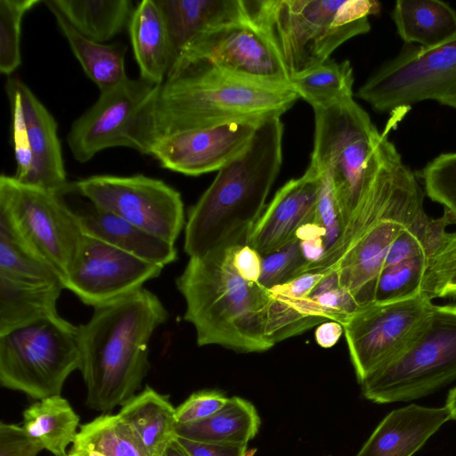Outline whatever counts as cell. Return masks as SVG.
<instances>
[{
    "mask_svg": "<svg viewBox=\"0 0 456 456\" xmlns=\"http://www.w3.org/2000/svg\"><path fill=\"white\" fill-rule=\"evenodd\" d=\"M423 202L418 177L387 137L377 171L340 234L319 261L305 265L298 275L334 273L338 286L360 306L373 302L387 251L424 212Z\"/></svg>",
    "mask_w": 456,
    "mask_h": 456,
    "instance_id": "cell-1",
    "label": "cell"
},
{
    "mask_svg": "<svg viewBox=\"0 0 456 456\" xmlns=\"http://www.w3.org/2000/svg\"><path fill=\"white\" fill-rule=\"evenodd\" d=\"M298 99L290 86L259 83L191 63L169 72L142 106L136 151L148 155L156 141L178 132L281 117Z\"/></svg>",
    "mask_w": 456,
    "mask_h": 456,
    "instance_id": "cell-2",
    "label": "cell"
},
{
    "mask_svg": "<svg viewBox=\"0 0 456 456\" xmlns=\"http://www.w3.org/2000/svg\"><path fill=\"white\" fill-rule=\"evenodd\" d=\"M281 117L261 121L248 145L190 208L183 250L191 256L247 244L282 162Z\"/></svg>",
    "mask_w": 456,
    "mask_h": 456,
    "instance_id": "cell-3",
    "label": "cell"
},
{
    "mask_svg": "<svg viewBox=\"0 0 456 456\" xmlns=\"http://www.w3.org/2000/svg\"><path fill=\"white\" fill-rule=\"evenodd\" d=\"M167 319L159 297L142 288L94 308L91 318L77 327L79 370L90 409L107 412L136 395L150 370L149 343Z\"/></svg>",
    "mask_w": 456,
    "mask_h": 456,
    "instance_id": "cell-4",
    "label": "cell"
},
{
    "mask_svg": "<svg viewBox=\"0 0 456 456\" xmlns=\"http://www.w3.org/2000/svg\"><path fill=\"white\" fill-rule=\"evenodd\" d=\"M236 248L189 257L175 280L185 301L183 319L193 326L199 346L265 352L274 346L265 333L269 289L240 275L232 261Z\"/></svg>",
    "mask_w": 456,
    "mask_h": 456,
    "instance_id": "cell-5",
    "label": "cell"
},
{
    "mask_svg": "<svg viewBox=\"0 0 456 456\" xmlns=\"http://www.w3.org/2000/svg\"><path fill=\"white\" fill-rule=\"evenodd\" d=\"M250 20L276 49L289 80L330 59L343 43L370 30L373 0L246 1Z\"/></svg>",
    "mask_w": 456,
    "mask_h": 456,
    "instance_id": "cell-6",
    "label": "cell"
},
{
    "mask_svg": "<svg viewBox=\"0 0 456 456\" xmlns=\"http://www.w3.org/2000/svg\"><path fill=\"white\" fill-rule=\"evenodd\" d=\"M314 112L310 165L330 178L343 228L378 168L389 129L380 133L354 98Z\"/></svg>",
    "mask_w": 456,
    "mask_h": 456,
    "instance_id": "cell-7",
    "label": "cell"
},
{
    "mask_svg": "<svg viewBox=\"0 0 456 456\" xmlns=\"http://www.w3.org/2000/svg\"><path fill=\"white\" fill-rule=\"evenodd\" d=\"M456 379V305H434L424 324L393 360L362 382L377 403L426 396Z\"/></svg>",
    "mask_w": 456,
    "mask_h": 456,
    "instance_id": "cell-8",
    "label": "cell"
},
{
    "mask_svg": "<svg viewBox=\"0 0 456 456\" xmlns=\"http://www.w3.org/2000/svg\"><path fill=\"white\" fill-rule=\"evenodd\" d=\"M77 327L60 316L1 334L2 387L37 400L61 395L68 377L81 366Z\"/></svg>",
    "mask_w": 456,
    "mask_h": 456,
    "instance_id": "cell-9",
    "label": "cell"
},
{
    "mask_svg": "<svg viewBox=\"0 0 456 456\" xmlns=\"http://www.w3.org/2000/svg\"><path fill=\"white\" fill-rule=\"evenodd\" d=\"M355 95L379 112H404L426 101L456 110V35L432 48L404 44Z\"/></svg>",
    "mask_w": 456,
    "mask_h": 456,
    "instance_id": "cell-10",
    "label": "cell"
},
{
    "mask_svg": "<svg viewBox=\"0 0 456 456\" xmlns=\"http://www.w3.org/2000/svg\"><path fill=\"white\" fill-rule=\"evenodd\" d=\"M0 209L11 216L28 244L58 272L64 283L85 233L62 195L2 175Z\"/></svg>",
    "mask_w": 456,
    "mask_h": 456,
    "instance_id": "cell-11",
    "label": "cell"
},
{
    "mask_svg": "<svg viewBox=\"0 0 456 456\" xmlns=\"http://www.w3.org/2000/svg\"><path fill=\"white\" fill-rule=\"evenodd\" d=\"M70 192L173 244L185 226L180 192L144 175H92L69 183Z\"/></svg>",
    "mask_w": 456,
    "mask_h": 456,
    "instance_id": "cell-12",
    "label": "cell"
},
{
    "mask_svg": "<svg viewBox=\"0 0 456 456\" xmlns=\"http://www.w3.org/2000/svg\"><path fill=\"white\" fill-rule=\"evenodd\" d=\"M434 304L426 294L360 306L342 324L357 379L396 357L420 330Z\"/></svg>",
    "mask_w": 456,
    "mask_h": 456,
    "instance_id": "cell-13",
    "label": "cell"
},
{
    "mask_svg": "<svg viewBox=\"0 0 456 456\" xmlns=\"http://www.w3.org/2000/svg\"><path fill=\"white\" fill-rule=\"evenodd\" d=\"M194 62L259 83L290 86L276 49L250 18L223 23L200 34L185 48L169 72Z\"/></svg>",
    "mask_w": 456,
    "mask_h": 456,
    "instance_id": "cell-14",
    "label": "cell"
},
{
    "mask_svg": "<svg viewBox=\"0 0 456 456\" xmlns=\"http://www.w3.org/2000/svg\"><path fill=\"white\" fill-rule=\"evenodd\" d=\"M164 266L84 234L64 288L94 308L112 304L144 288Z\"/></svg>",
    "mask_w": 456,
    "mask_h": 456,
    "instance_id": "cell-15",
    "label": "cell"
},
{
    "mask_svg": "<svg viewBox=\"0 0 456 456\" xmlns=\"http://www.w3.org/2000/svg\"><path fill=\"white\" fill-rule=\"evenodd\" d=\"M156 86L141 77H126L100 92L97 101L73 122L68 133L67 143L74 159L86 163L110 148L136 150L138 116Z\"/></svg>",
    "mask_w": 456,
    "mask_h": 456,
    "instance_id": "cell-16",
    "label": "cell"
},
{
    "mask_svg": "<svg viewBox=\"0 0 456 456\" xmlns=\"http://www.w3.org/2000/svg\"><path fill=\"white\" fill-rule=\"evenodd\" d=\"M260 122L235 121L178 132L156 141L148 155L162 167L186 175L218 171L248 147Z\"/></svg>",
    "mask_w": 456,
    "mask_h": 456,
    "instance_id": "cell-17",
    "label": "cell"
},
{
    "mask_svg": "<svg viewBox=\"0 0 456 456\" xmlns=\"http://www.w3.org/2000/svg\"><path fill=\"white\" fill-rule=\"evenodd\" d=\"M321 180V173L309 165L302 176L288 181L265 208L246 245L265 256L292 240L300 227L314 223Z\"/></svg>",
    "mask_w": 456,
    "mask_h": 456,
    "instance_id": "cell-18",
    "label": "cell"
},
{
    "mask_svg": "<svg viewBox=\"0 0 456 456\" xmlns=\"http://www.w3.org/2000/svg\"><path fill=\"white\" fill-rule=\"evenodd\" d=\"M6 85L19 96L33 158V170L25 184L64 195L69 183L54 118L22 80L10 77Z\"/></svg>",
    "mask_w": 456,
    "mask_h": 456,
    "instance_id": "cell-19",
    "label": "cell"
},
{
    "mask_svg": "<svg viewBox=\"0 0 456 456\" xmlns=\"http://www.w3.org/2000/svg\"><path fill=\"white\" fill-rule=\"evenodd\" d=\"M308 272L269 289L265 333L274 345L329 321L314 292L324 278Z\"/></svg>",
    "mask_w": 456,
    "mask_h": 456,
    "instance_id": "cell-20",
    "label": "cell"
},
{
    "mask_svg": "<svg viewBox=\"0 0 456 456\" xmlns=\"http://www.w3.org/2000/svg\"><path fill=\"white\" fill-rule=\"evenodd\" d=\"M444 407L411 404L389 412L355 456H412L448 420Z\"/></svg>",
    "mask_w": 456,
    "mask_h": 456,
    "instance_id": "cell-21",
    "label": "cell"
},
{
    "mask_svg": "<svg viewBox=\"0 0 456 456\" xmlns=\"http://www.w3.org/2000/svg\"><path fill=\"white\" fill-rule=\"evenodd\" d=\"M156 1L167 28L171 69L185 48L203 32L223 23L249 19L245 0Z\"/></svg>",
    "mask_w": 456,
    "mask_h": 456,
    "instance_id": "cell-22",
    "label": "cell"
},
{
    "mask_svg": "<svg viewBox=\"0 0 456 456\" xmlns=\"http://www.w3.org/2000/svg\"><path fill=\"white\" fill-rule=\"evenodd\" d=\"M73 210L85 234L164 267L177 259L175 244L152 235L89 201Z\"/></svg>",
    "mask_w": 456,
    "mask_h": 456,
    "instance_id": "cell-23",
    "label": "cell"
},
{
    "mask_svg": "<svg viewBox=\"0 0 456 456\" xmlns=\"http://www.w3.org/2000/svg\"><path fill=\"white\" fill-rule=\"evenodd\" d=\"M128 29L140 77L161 85L172 65L167 25L156 0H142L134 10Z\"/></svg>",
    "mask_w": 456,
    "mask_h": 456,
    "instance_id": "cell-24",
    "label": "cell"
},
{
    "mask_svg": "<svg viewBox=\"0 0 456 456\" xmlns=\"http://www.w3.org/2000/svg\"><path fill=\"white\" fill-rule=\"evenodd\" d=\"M118 414L147 456H162L177 437L175 408L149 386L123 404Z\"/></svg>",
    "mask_w": 456,
    "mask_h": 456,
    "instance_id": "cell-25",
    "label": "cell"
},
{
    "mask_svg": "<svg viewBox=\"0 0 456 456\" xmlns=\"http://www.w3.org/2000/svg\"><path fill=\"white\" fill-rule=\"evenodd\" d=\"M62 282L28 281L0 276V335L61 315L57 302Z\"/></svg>",
    "mask_w": 456,
    "mask_h": 456,
    "instance_id": "cell-26",
    "label": "cell"
},
{
    "mask_svg": "<svg viewBox=\"0 0 456 456\" xmlns=\"http://www.w3.org/2000/svg\"><path fill=\"white\" fill-rule=\"evenodd\" d=\"M391 17L407 45L432 48L456 35V10L441 0H398Z\"/></svg>",
    "mask_w": 456,
    "mask_h": 456,
    "instance_id": "cell-27",
    "label": "cell"
},
{
    "mask_svg": "<svg viewBox=\"0 0 456 456\" xmlns=\"http://www.w3.org/2000/svg\"><path fill=\"white\" fill-rule=\"evenodd\" d=\"M79 61L85 74L99 88L106 91L128 77L125 69L126 46L92 40L76 30L50 0L44 1Z\"/></svg>",
    "mask_w": 456,
    "mask_h": 456,
    "instance_id": "cell-28",
    "label": "cell"
},
{
    "mask_svg": "<svg viewBox=\"0 0 456 456\" xmlns=\"http://www.w3.org/2000/svg\"><path fill=\"white\" fill-rule=\"evenodd\" d=\"M260 418L248 401L232 396L210 417L190 424H177L178 437L219 444H248L258 432Z\"/></svg>",
    "mask_w": 456,
    "mask_h": 456,
    "instance_id": "cell-29",
    "label": "cell"
},
{
    "mask_svg": "<svg viewBox=\"0 0 456 456\" xmlns=\"http://www.w3.org/2000/svg\"><path fill=\"white\" fill-rule=\"evenodd\" d=\"M78 424L79 416L61 395L38 400L23 411L24 428L54 456H68Z\"/></svg>",
    "mask_w": 456,
    "mask_h": 456,
    "instance_id": "cell-30",
    "label": "cell"
},
{
    "mask_svg": "<svg viewBox=\"0 0 456 456\" xmlns=\"http://www.w3.org/2000/svg\"><path fill=\"white\" fill-rule=\"evenodd\" d=\"M80 34L105 43L128 26L134 12L130 0H50Z\"/></svg>",
    "mask_w": 456,
    "mask_h": 456,
    "instance_id": "cell-31",
    "label": "cell"
},
{
    "mask_svg": "<svg viewBox=\"0 0 456 456\" xmlns=\"http://www.w3.org/2000/svg\"><path fill=\"white\" fill-rule=\"evenodd\" d=\"M354 71L349 61L327 60L316 68L290 79L299 98L313 109L326 107L354 98Z\"/></svg>",
    "mask_w": 456,
    "mask_h": 456,
    "instance_id": "cell-32",
    "label": "cell"
},
{
    "mask_svg": "<svg viewBox=\"0 0 456 456\" xmlns=\"http://www.w3.org/2000/svg\"><path fill=\"white\" fill-rule=\"evenodd\" d=\"M449 214L433 219L422 212L394 240L385 257L383 267L390 266L419 255L432 259L447 243L451 234L446 226L452 224ZM382 267V268H383Z\"/></svg>",
    "mask_w": 456,
    "mask_h": 456,
    "instance_id": "cell-33",
    "label": "cell"
},
{
    "mask_svg": "<svg viewBox=\"0 0 456 456\" xmlns=\"http://www.w3.org/2000/svg\"><path fill=\"white\" fill-rule=\"evenodd\" d=\"M81 449L105 456H147L118 414H103L82 425L71 450Z\"/></svg>",
    "mask_w": 456,
    "mask_h": 456,
    "instance_id": "cell-34",
    "label": "cell"
},
{
    "mask_svg": "<svg viewBox=\"0 0 456 456\" xmlns=\"http://www.w3.org/2000/svg\"><path fill=\"white\" fill-rule=\"evenodd\" d=\"M429 258L425 255L383 267L379 274L374 301L394 302L421 294Z\"/></svg>",
    "mask_w": 456,
    "mask_h": 456,
    "instance_id": "cell-35",
    "label": "cell"
},
{
    "mask_svg": "<svg viewBox=\"0 0 456 456\" xmlns=\"http://www.w3.org/2000/svg\"><path fill=\"white\" fill-rule=\"evenodd\" d=\"M40 0H0V72L11 76L21 64V24Z\"/></svg>",
    "mask_w": 456,
    "mask_h": 456,
    "instance_id": "cell-36",
    "label": "cell"
},
{
    "mask_svg": "<svg viewBox=\"0 0 456 456\" xmlns=\"http://www.w3.org/2000/svg\"><path fill=\"white\" fill-rule=\"evenodd\" d=\"M419 177L427 195L443 205L456 224V152L435 157L422 168Z\"/></svg>",
    "mask_w": 456,
    "mask_h": 456,
    "instance_id": "cell-37",
    "label": "cell"
},
{
    "mask_svg": "<svg viewBox=\"0 0 456 456\" xmlns=\"http://www.w3.org/2000/svg\"><path fill=\"white\" fill-rule=\"evenodd\" d=\"M262 256V272L258 282L267 289L297 276L306 264L297 236L283 247Z\"/></svg>",
    "mask_w": 456,
    "mask_h": 456,
    "instance_id": "cell-38",
    "label": "cell"
},
{
    "mask_svg": "<svg viewBox=\"0 0 456 456\" xmlns=\"http://www.w3.org/2000/svg\"><path fill=\"white\" fill-rule=\"evenodd\" d=\"M5 92L11 110L12 142L16 162V172L13 176L18 182L25 184L33 170V158L28 144L26 124L18 94L6 84Z\"/></svg>",
    "mask_w": 456,
    "mask_h": 456,
    "instance_id": "cell-39",
    "label": "cell"
},
{
    "mask_svg": "<svg viewBox=\"0 0 456 456\" xmlns=\"http://www.w3.org/2000/svg\"><path fill=\"white\" fill-rule=\"evenodd\" d=\"M227 400L228 397L219 391L195 392L175 408L176 422L190 424L203 420L219 411Z\"/></svg>",
    "mask_w": 456,
    "mask_h": 456,
    "instance_id": "cell-40",
    "label": "cell"
},
{
    "mask_svg": "<svg viewBox=\"0 0 456 456\" xmlns=\"http://www.w3.org/2000/svg\"><path fill=\"white\" fill-rule=\"evenodd\" d=\"M44 450L23 426L1 422L0 456H37Z\"/></svg>",
    "mask_w": 456,
    "mask_h": 456,
    "instance_id": "cell-41",
    "label": "cell"
},
{
    "mask_svg": "<svg viewBox=\"0 0 456 456\" xmlns=\"http://www.w3.org/2000/svg\"><path fill=\"white\" fill-rule=\"evenodd\" d=\"M190 456H246L248 444H219L192 441L177 436Z\"/></svg>",
    "mask_w": 456,
    "mask_h": 456,
    "instance_id": "cell-42",
    "label": "cell"
},
{
    "mask_svg": "<svg viewBox=\"0 0 456 456\" xmlns=\"http://www.w3.org/2000/svg\"><path fill=\"white\" fill-rule=\"evenodd\" d=\"M263 256L248 245L239 246L233 253V265L240 275L250 282H258Z\"/></svg>",
    "mask_w": 456,
    "mask_h": 456,
    "instance_id": "cell-43",
    "label": "cell"
},
{
    "mask_svg": "<svg viewBox=\"0 0 456 456\" xmlns=\"http://www.w3.org/2000/svg\"><path fill=\"white\" fill-rule=\"evenodd\" d=\"M456 265V233L452 236L443 249L429 263L428 274L435 280H440Z\"/></svg>",
    "mask_w": 456,
    "mask_h": 456,
    "instance_id": "cell-44",
    "label": "cell"
},
{
    "mask_svg": "<svg viewBox=\"0 0 456 456\" xmlns=\"http://www.w3.org/2000/svg\"><path fill=\"white\" fill-rule=\"evenodd\" d=\"M344 332L343 326L334 321H327L319 324L314 332L316 343L323 348L336 345Z\"/></svg>",
    "mask_w": 456,
    "mask_h": 456,
    "instance_id": "cell-45",
    "label": "cell"
},
{
    "mask_svg": "<svg viewBox=\"0 0 456 456\" xmlns=\"http://www.w3.org/2000/svg\"><path fill=\"white\" fill-rule=\"evenodd\" d=\"M452 296H456V265L440 279L429 297L433 299Z\"/></svg>",
    "mask_w": 456,
    "mask_h": 456,
    "instance_id": "cell-46",
    "label": "cell"
},
{
    "mask_svg": "<svg viewBox=\"0 0 456 456\" xmlns=\"http://www.w3.org/2000/svg\"><path fill=\"white\" fill-rule=\"evenodd\" d=\"M162 456H190V454L181 445L176 437L170 443Z\"/></svg>",
    "mask_w": 456,
    "mask_h": 456,
    "instance_id": "cell-47",
    "label": "cell"
},
{
    "mask_svg": "<svg viewBox=\"0 0 456 456\" xmlns=\"http://www.w3.org/2000/svg\"><path fill=\"white\" fill-rule=\"evenodd\" d=\"M451 415V419L456 420V387L450 390L444 405Z\"/></svg>",
    "mask_w": 456,
    "mask_h": 456,
    "instance_id": "cell-48",
    "label": "cell"
},
{
    "mask_svg": "<svg viewBox=\"0 0 456 456\" xmlns=\"http://www.w3.org/2000/svg\"><path fill=\"white\" fill-rule=\"evenodd\" d=\"M69 454L72 456H105L104 454L94 450H70Z\"/></svg>",
    "mask_w": 456,
    "mask_h": 456,
    "instance_id": "cell-49",
    "label": "cell"
},
{
    "mask_svg": "<svg viewBox=\"0 0 456 456\" xmlns=\"http://www.w3.org/2000/svg\"><path fill=\"white\" fill-rule=\"evenodd\" d=\"M256 450H250V451H248V453L246 456H253L254 453H255Z\"/></svg>",
    "mask_w": 456,
    "mask_h": 456,
    "instance_id": "cell-50",
    "label": "cell"
},
{
    "mask_svg": "<svg viewBox=\"0 0 456 456\" xmlns=\"http://www.w3.org/2000/svg\"><path fill=\"white\" fill-rule=\"evenodd\" d=\"M68 456H72V455H70V454L69 453V454H68Z\"/></svg>",
    "mask_w": 456,
    "mask_h": 456,
    "instance_id": "cell-51",
    "label": "cell"
}]
</instances>
